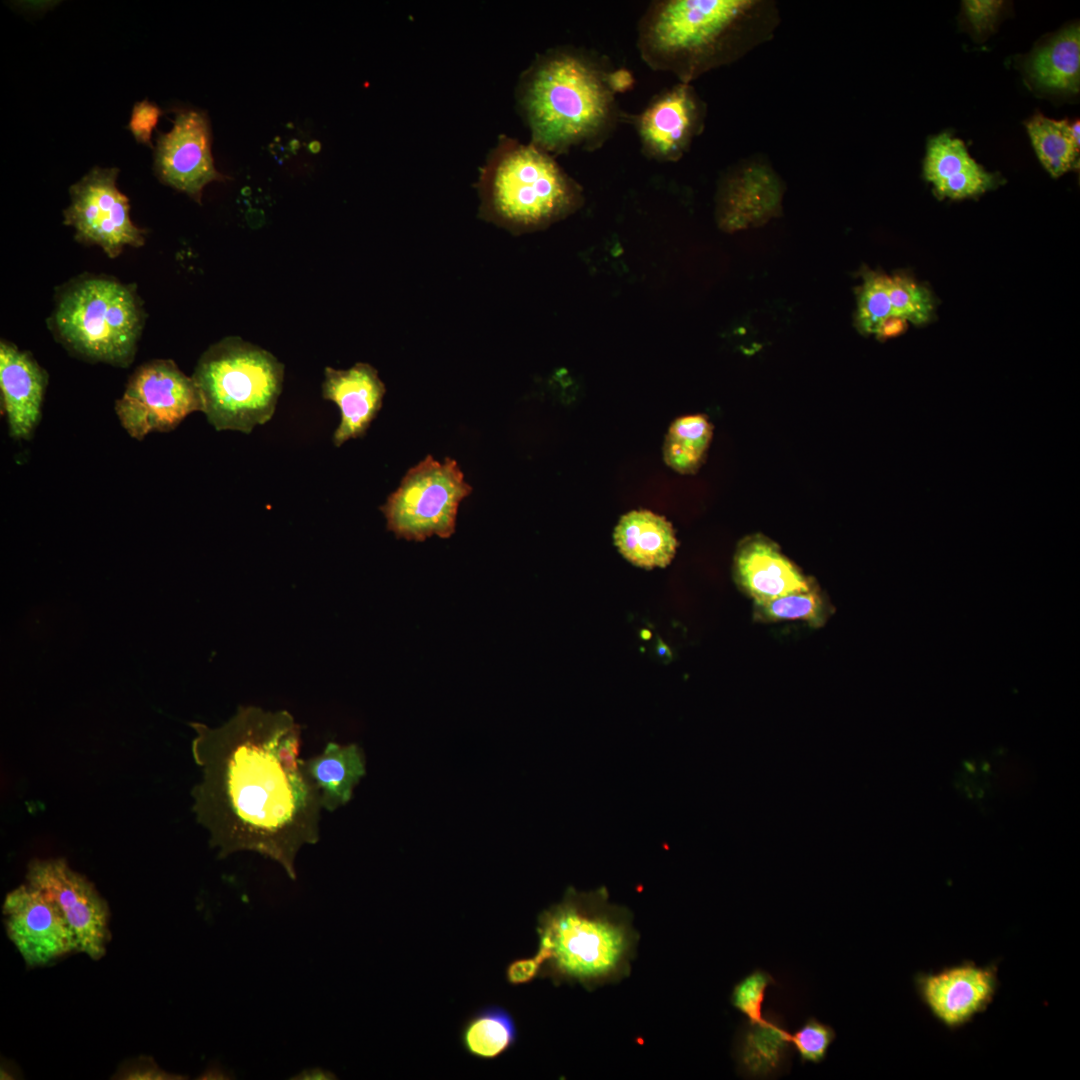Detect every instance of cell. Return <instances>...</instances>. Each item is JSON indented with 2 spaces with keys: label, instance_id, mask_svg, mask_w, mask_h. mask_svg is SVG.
Listing matches in <instances>:
<instances>
[{
  "label": "cell",
  "instance_id": "obj_10",
  "mask_svg": "<svg viewBox=\"0 0 1080 1080\" xmlns=\"http://www.w3.org/2000/svg\"><path fill=\"white\" fill-rule=\"evenodd\" d=\"M119 170L94 167L69 188L70 205L64 224L75 230V239L100 247L108 257H118L125 247H140L146 231L130 217L128 198L117 187Z\"/></svg>",
  "mask_w": 1080,
  "mask_h": 1080
},
{
  "label": "cell",
  "instance_id": "obj_9",
  "mask_svg": "<svg viewBox=\"0 0 1080 1080\" xmlns=\"http://www.w3.org/2000/svg\"><path fill=\"white\" fill-rule=\"evenodd\" d=\"M196 411L202 412L197 386L171 359H155L136 368L115 401L121 426L139 441L153 432L174 430Z\"/></svg>",
  "mask_w": 1080,
  "mask_h": 1080
},
{
  "label": "cell",
  "instance_id": "obj_23",
  "mask_svg": "<svg viewBox=\"0 0 1080 1080\" xmlns=\"http://www.w3.org/2000/svg\"><path fill=\"white\" fill-rule=\"evenodd\" d=\"M614 541L628 561L647 569L667 566L677 547L672 525L646 510L624 515L615 528Z\"/></svg>",
  "mask_w": 1080,
  "mask_h": 1080
},
{
  "label": "cell",
  "instance_id": "obj_26",
  "mask_svg": "<svg viewBox=\"0 0 1080 1080\" xmlns=\"http://www.w3.org/2000/svg\"><path fill=\"white\" fill-rule=\"evenodd\" d=\"M1026 128L1039 161L1052 177L1058 178L1078 167L1080 143L1075 140L1068 120L1035 114L1027 121Z\"/></svg>",
  "mask_w": 1080,
  "mask_h": 1080
},
{
  "label": "cell",
  "instance_id": "obj_38",
  "mask_svg": "<svg viewBox=\"0 0 1080 1080\" xmlns=\"http://www.w3.org/2000/svg\"><path fill=\"white\" fill-rule=\"evenodd\" d=\"M333 1074L321 1069L306 1070L300 1074L299 1078L302 1079H332Z\"/></svg>",
  "mask_w": 1080,
  "mask_h": 1080
},
{
  "label": "cell",
  "instance_id": "obj_7",
  "mask_svg": "<svg viewBox=\"0 0 1080 1080\" xmlns=\"http://www.w3.org/2000/svg\"><path fill=\"white\" fill-rule=\"evenodd\" d=\"M192 378L207 421L217 431L248 434L274 415L284 365L269 351L228 336L203 352Z\"/></svg>",
  "mask_w": 1080,
  "mask_h": 1080
},
{
  "label": "cell",
  "instance_id": "obj_36",
  "mask_svg": "<svg viewBox=\"0 0 1080 1080\" xmlns=\"http://www.w3.org/2000/svg\"><path fill=\"white\" fill-rule=\"evenodd\" d=\"M542 967L543 961L538 954L529 958L517 959L507 966L506 979L513 985L526 984L541 974Z\"/></svg>",
  "mask_w": 1080,
  "mask_h": 1080
},
{
  "label": "cell",
  "instance_id": "obj_5",
  "mask_svg": "<svg viewBox=\"0 0 1080 1080\" xmlns=\"http://www.w3.org/2000/svg\"><path fill=\"white\" fill-rule=\"evenodd\" d=\"M479 216L513 233L542 229L583 203L582 188L555 157L501 135L480 170Z\"/></svg>",
  "mask_w": 1080,
  "mask_h": 1080
},
{
  "label": "cell",
  "instance_id": "obj_18",
  "mask_svg": "<svg viewBox=\"0 0 1080 1080\" xmlns=\"http://www.w3.org/2000/svg\"><path fill=\"white\" fill-rule=\"evenodd\" d=\"M735 576L754 602L816 588L775 543L760 535L740 543L735 556Z\"/></svg>",
  "mask_w": 1080,
  "mask_h": 1080
},
{
  "label": "cell",
  "instance_id": "obj_22",
  "mask_svg": "<svg viewBox=\"0 0 1080 1080\" xmlns=\"http://www.w3.org/2000/svg\"><path fill=\"white\" fill-rule=\"evenodd\" d=\"M303 768L320 792L323 810L332 812L351 800L366 762L358 745L329 742L320 754L303 760Z\"/></svg>",
  "mask_w": 1080,
  "mask_h": 1080
},
{
  "label": "cell",
  "instance_id": "obj_30",
  "mask_svg": "<svg viewBox=\"0 0 1080 1080\" xmlns=\"http://www.w3.org/2000/svg\"><path fill=\"white\" fill-rule=\"evenodd\" d=\"M886 276L867 272L858 293L856 325L861 333L875 334L880 322L892 315Z\"/></svg>",
  "mask_w": 1080,
  "mask_h": 1080
},
{
  "label": "cell",
  "instance_id": "obj_4",
  "mask_svg": "<svg viewBox=\"0 0 1080 1080\" xmlns=\"http://www.w3.org/2000/svg\"><path fill=\"white\" fill-rule=\"evenodd\" d=\"M537 932L541 974L558 982L593 984L623 975L636 941L630 916L609 903L605 888L567 889L539 915Z\"/></svg>",
  "mask_w": 1080,
  "mask_h": 1080
},
{
  "label": "cell",
  "instance_id": "obj_25",
  "mask_svg": "<svg viewBox=\"0 0 1080 1080\" xmlns=\"http://www.w3.org/2000/svg\"><path fill=\"white\" fill-rule=\"evenodd\" d=\"M460 1039L464 1050L471 1056L492 1060L515 1044L516 1025L506 1009L490 1005L475 1012L465 1021Z\"/></svg>",
  "mask_w": 1080,
  "mask_h": 1080
},
{
  "label": "cell",
  "instance_id": "obj_17",
  "mask_svg": "<svg viewBox=\"0 0 1080 1080\" xmlns=\"http://www.w3.org/2000/svg\"><path fill=\"white\" fill-rule=\"evenodd\" d=\"M385 393L377 370L368 363L359 362L346 370L325 368L322 396L334 402L341 415L333 434L336 447L365 435L382 407Z\"/></svg>",
  "mask_w": 1080,
  "mask_h": 1080
},
{
  "label": "cell",
  "instance_id": "obj_13",
  "mask_svg": "<svg viewBox=\"0 0 1080 1080\" xmlns=\"http://www.w3.org/2000/svg\"><path fill=\"white\" fill-rule=\"evenodd\" d=\"M3 915L7 935L28 967L45 966L78 951L58 905L28 883L6 895Z\"/></svg>",
  "mask_w": 1080,
  "mask_h": 1080
},
{
  "label": "cell",
  "instance_id": "obj_1",
  "mask_svg": "<svg viewBox=\"0 0 1080 1080\" xmlns=\"http://www.w3.org/2000/svg\"><path fill=\"white\" fill-rule=\"evenodd\" d=\"M201 778L197 821L220 857L256 852L296 879L299 851L320 840L321 797L299 758L301 726L286 710L239 706L223 725L191 723Z\"/></svg>",
  "mask_w": 1080,
  "mask_h": 1080
},
{
  "label": "cell",
  "instance_id": "obj_2",
  "mask_svg": "<svg viewBox=\"0 0 1080 1080\" xmlns=\"http://www.w3.org/2000/svg\"><path fill=\"white\" fill-rule=\"evenodd\" d=\"M632 84L629 71L601 54L565 45L537 54L521 73L515 98L530 143L555 157L602 148L627 115L616 95Z\"/></svg>",
  "mask_w": 1080,
  "mask_h": 1080
},
{
  "label": "cell",
  "instance_id": "obj_21",
  "mask_svg": "<svg viewBox=\"0 0 1080 1080\" xmlns=\"http://www.w3.org/2000/svg\"><path fill=\"white\" fill-rule=\"evenodd\" d=\"M1025 75L1037 91L1076 94L1080 86V29L1073 24L1037 47L1025 60Z\"/></svg>",
  "mask_w": 1080,
  "mask_h": 1080
},
{
  "label": "cell",
  "instance_id": "obj_16",
  "mask_svg": "<svg viewBox=\"0 0 1080 1080\" xmlns=\"http://www.w3.org/2000/svg\"><path fill=\"white\" fill-rule=\"evenodd\" d=\"M47 385L48 373L30 352L1 341V404L10 437L31 438L41 419Z\"/></svg>",
  "mask_w": 1080,
  "mask_h": 1080
},
{
  "label": "cell",
  "instance_id": "obj_37",
  "mask_svg": "<svg viewBox=\"0 0 1080 1080\" xmlns=\"http://www.w3.org/2000/svg\"><path fill=\"white\" fill-rule=\"evenodd\" d=\"M907 328V320L898 316L890 315L880 322L875 335L879 340H886L904 333Z\"/></svg>",
  "mask_w": 1080,
  "mask_h": 1080
},
{
  "label": "cell",
  "instance_id": "obj_33",
  "mask_svg": "<svg viewBox=\"0 0 1080 1080\" xmlns=\"http://www.w3.org/2000/svg\"><path fill=\"white\" fill-rule=\"evenodd\" d=\"M1004 6L1000 0H966L963 2L964 15L978 34L992 30Z\"/></svg>",
  "mask_w": 1080,
  "mask_h": 1080
},
{
  "label": "cell",
  "instance_id": "obj_12",
  "mask_svg": "<svg viewBox=\"0 0 1080 1080\" xmlns=\"http://www.w3.org/2000/svg\"><path fill=\"white\" fill-rule=\"evenodd\" d=\"M706 103L691 84L677 83L654 95L642 111L628 114L642 154L659 162H676L703 132Z\"/></svg>",
  "mask_w": 1080,
  "mask_h": 1080
},
{
  "label": "cell",
  "instance_id": "obj_32",
  "mask_svg": "<svg viewBox=\"0 0 1080 1080\" xmlns=\"http://www.w3.org/2000/svg\"><path fill=\"white\" fill-rule=\"evenodd\" d=\"M835 1037L836 1033L831 1026L814 1017H809L794 1034H791V1043L798 1052L801 1062L818 1064L826 1058Z\"/></svg>",
  "mask_w": 1080,
  "mask_h": 1080
},
{
  "label": "cell",
  "instance_id": "obj_15",
  "mask_svg": "<svg viewBox=\"0 0 1080 1080\" xmlns=\"http://www.w3.org/2000/svg\"><path fill=\"white\" fill-rule=\"evenodd\" d=\"M914 982L924 1006L950 1030L962 1028L985 1012L999 985L995 964L982 966L973 961L918 973Z\"/></svg>",
  "mask_w": 1080,
  "mask_h": 1080
},
{
  "label": "cell",
  "instance_id": "obj_8",
  "mask_svg": "<svg viewBox=\"0 0 1080 1080\" xmlns=\"http://www.w3.org/2000/svg\"><path fill=\"white\" fill-rule=\"evenodd\" d=\"M471 492L455 460L445 458L441 463L428 455L407 471L380 509L388 530L398 538H449L455 532L459 504Z\"/></svg>",
  "mask_w": 1080,
  "mask_h": 1080
},
{
  "label": "cell",
  "instance_id": "obj_19",
  "mask_svg": "<svg viewBox=\"0 0 1080 1080\" xmlns=\"http://www.w3.org/2000/svg\"><path fill=\"white\" fill-rule=\"evenodd\" d=\"M923 174L940 199L975 197L994 188L998 181L971 157L961 139L948 132L928 140Z\"/></svg>",
  "mask_w": 1080,
  "mask_h": 1080
},
{
  "label": "cell",
  "instance_id": "obj_27",
  "mask_svg": "<svg viewBox=\"0 0 1080 1080\" xmlns=\"http://www.w3.org/2000/svg\"><path fill=\"white\" fill-rule=\"evenodd\" d=\"M711 436L712 426L704 416L692 415L677 419L666 436V463L680 473H694L703 463Z\"/></svg>",
  "mask_w": 1080,
  "mask_h": 1080
},
{
  "label": "cell",
  "instance_id": "obj_11",
  "mask_svg": "<svg viewBox=\"0 0 1080 1080\" xmlns=\"http://www.w3.org/2000/svg\"><path fill=\"white\" fill-rule=\"evenodd\" d=\"M26 879L58 905L78 951L92 960L101 959L110 940V912L94 885L60 858L32 861Z\"/></svg>",
  "mask_w": 1080,
  "mask_h": 1080
},
{
  "label": "cell",
  "instance_id": "obj_31",
  "mask_svg": "<svg viewBox=\"0 0 1080 1080\" xmlns=\"http://www.w3.org/2000/svg\"><path fill=\"white\" fill-rule=\"evenodd\" d=\"M772 984L775 980L768 972L755 969L734 986L731 1003L749 1022L760 1021L764 1017L762 1006L766 990Z\"/></svg>",
  "mask_w": 1080,
  "mask_h": 1080
},
{
  "label": "cell",
  "instance_id": "obj_14",
  "mask_svg": "<svg viewBox=\"0 0 1080 1080\" xmlns=\"http://www.w3.org/2000/svg\"><path fill=\"white\" fill-rule=\"evenodd\" d=\"M154 168L162 183L199 204L207 184L227 179L215 168L211 128L204 112L183 110L177 114L172 129L158 138Z\"/></svg>",
  "mask_w": 1080,
  "mask_h": 1080
},
{
  "label": "cell",
  "instance_id": "obj_35",
  "mask_svg": "<svg viewBox=\"0 0 1080 1080\" xmlns=\"http://www.w3.org/2000/svg\"><path fill=\"white\" fill-rule=\"evenodd\" d=\"M176 1075L170 1074L158 1067L156 1063L151 1059L136 1060L125 1065L117 1073L118 1079H133V1080H155V1079H181V1077H174Z\"/></svg>",
  "mask_w": 1080,
  "mask_h": 1080
},
{
  "label": "cell",
  "instance_id": "obj_29",
  "mask_svg": "<svg viewBox=\"0 0 1080 1080\" xmlns=\"http://www.w3.org/2000/svg\"><path fill=\"white\" fill-rule=\"evenodd\" d=\"M886 286L892 315L915 325L926 324L932 319L935 306L927 287L902 274L886 276Z\"/></svg>",
  "mask_w": 1080,
  "mask_h": 1080
},
{
  "label": "cell",
  "instance_id": "obj_34",
  "mask_svg": "<svg viewBox=\"0 0 1080 1080\" xmlns=\"http://www.w3.org/2000/svg\"><path fill=\"white\" fill-rule=\"evenodd\" d=\"M162 114V110L147 99L135 103L128 128L138 143L152 146L151 135Z\"/></svg>",
  "mask_w": 1080,
  "mask_h": 1080
},
{
  "label": "cell",
  "instance_id": "obj_28",
  "mask_svg": "<svg viewBox=\"0 0 1080 1080\" xmlns=\"http://www.w3.org/2000/svg\"><path fill=\"white\" fill-rule=\"evenodd\" d=\"M754 616L764 622L802 621L818 627L826 621L827 608L817 588H814L754 602Z\"/></svg>",
  "mask_w": 1080,
  "mask_h": 1080
},
{
  "label": "cell",
  "instance_id": "obj_6",
  "mask_svg": "<svg viewBox=\"0 0 1080 1080\" xmlns=\"http://www.w3.org/2000/svg\"><path fill=\"white\" fill-rule=\"evenodd\" d=\"M145 322L135 286L102 275L79 276L56 293L48 326L73 355L128 367Z\"/></svg>",
  "mask_w": 1080,
  "mask_h": 1080
},
{
  "label": "cell",
  "instance_id": "obj_24",
  "mask_svg": "<svg viewBox=\"0 0 1080 1080\" xmlns=\"http://www.w3.org/2000/svg\"><path fill=\"white\" fill-rule=\"evenodd\" d=\"M791 1044V1034L779 1021L770 1017L748 1021L738 1046L739 1068L754 1078L773 1075L784 1064Z\"/></svg>",
  "mask_w": 1080,
  "mask_h": 1080
},
{
  "label": "cell",
  "instance_id": "obj_20",
  "mask_svg": "<svg viewBox=\"0 0 1080 1080\" xmlns=\"http://www.w3.org/2000/svg\"><path fill=\"white\" fill-rule=\"evenodd\" d=\"M779 181L770 166L749 161L733 168L718 194V219L726 228L761 220L777 211Z\"/></svg>",
  "mask_w": 1080,
  "mask_h": 1080
},
{
  "label": "cell",
  "instance_id": "obj_3",
  "mask_svg": "<svg viewBox=\"0 0 1080 1080\" xmlns=\"http://www.w3.org/2000/svg\"><path fill=\"white\" fill-rule=\"evenodd\" d=\"M779 22L769 0H657L639 20L637 47L652 70L690 84L769 41Z\"/></svg>",
  "mask_w": 1080,
  "mask_h": 1080
}]
</instances>
